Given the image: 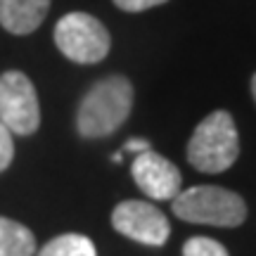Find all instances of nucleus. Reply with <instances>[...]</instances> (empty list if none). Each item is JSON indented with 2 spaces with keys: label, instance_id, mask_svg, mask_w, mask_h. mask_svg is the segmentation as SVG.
<instances>
[{
  "label": "nucleus",
  "instance_id": "nucleus-1",
  "mask_svg": "<svg viewBox=\"0 0 256 256\" xmlns=\"http://www.w3.org/2000/svg\"><path fill=\"white\" fill-rule=\"evenodd\" d=\"M133 107V86L124 76H107L81 100L76 126L83 138H104L119 130Z\"/></svg>",
  "mask_w": 256,
  "mask_h": 256
},
{
  "label": "nucleus",
  "instance_id": "nucleus-2",
  "mask_svg": "<svg viewBox=\"0 0 256 256\" xmlns=\"http://www.w3.org/2000/svg\"><path fill=\"white\" fill-rule=\"evenodd\" d=\"M240 136L228 112H214L200 121L188 142V162L202 174H223L238 162Z\"/></svg>",
  "mask_w": 256,
  "mask_h": 256
},
{
  "label": "nucleus",
  "instance_id": "nucleus-3",
  "mask_svg": "<svg viewBox=\"0 0 256 256\" xmlns=\"http://www.w3.org/2000/svg\"><path fill=\"white\" fill-rule=\"evenodd\" d=\"M174 214L188 223L238 228L247 218V204L232 190L216 185H197L176 194Z\"/></svg>",
  "mask_w": 256,
  "mask_h": 256
},
{
  "label": "nucleus",
  "instance_id": "nucleus-4",
  "mask_svg": "<svg viewBox=\"0 0 256 256\" xmlns=\"http://www.w3.org/2000/svg\"><path fill=\"white\" fill-rule=\"evenodd\" d=\"M55 43L64 57L76 64L102 62L110 52L112 38L100 19L88 12H69L55 26Z\"/></svg>",
  "mask_w": 256,
  "mask_h": 256
},
{
  "label": "nucleus",
  "instance_id": "nucleus-5",
  "mask_svg": "<svg viewBox=\"0 0 256 256\" xmlns=\"http://www.w3.org/2000/svg\"><path fill=\"white\" fill-rule=\"evenodd\" d=\"M0 124L17 136H31L40 126L38 95L26 74L5 72L0 76Z\"/></svg>",
  "mask_w": 256,
  "mask_h": 256
},
{
  "label": "nucleus",
  "instance_id": "nucleus-6",
  "mask_svg": "<svg viewBox=\"0 0 256 256\" xmlns=\"http://www.w3.org/2000/svg\"><path fill=\"white\" fill-rule=\"evenodd\" d=\"M112 226L121 235L150 247H162L171 232L166 216L147 202H121L112 214Z\"/></svg>",
  "mask_w": 256,
  "mask_h": 256
},
{
  "label": "nucleus",
  "instance_id": "nucleus-7",
  "mask_svg": "<svg viewBox=\"0 0 256 256\" xmlns=\"http://www.w3.org/2000/svg\"><path fill=\"white\" fill-rule=\"evenodd\" d=\"M130 174L138 188L145 192L150 200H174L180 192V171L174 162L156 154L154 150H147L136 154L130 164Z\"/></svg>",
  "mask_w": 256,
  "mask_h": 256
},
{
  "label": "nucleus",
  "instance_id": "nucleus-8",
  "mask_svg": "<svg viewBox=\"0 0 256 256\" xmlns=\"http://www.w3.org/2000/svg\"><path fill=\"white\" fill-rule=\"evenodd\" d=\"M50 0H0V24L14 36L36 31L48 17Z\"/></svg>",
  "mask_w": 256,
  "mask_h": 256
},
{
  "label": "nucleus",
  "instance_id": "nucleus-9",
  "mask_svg": "<svg viewBox=\"0 0 256 256\" xmlns=\"http://www.w3.org/2000/svg\"><path fill=\"white\" fill-rule=\"evenodd\" d=\"M36 238L17 220L0 216V256H34Z\"/></svg>",
  "mask_w": 256,
  "mask_h": 256
},
{
  "label": "nucleus",
  "instance_id": "nucleus-10",
  "mask_svg": "<svg viewBox=\"0 0 256 256\" xmlns=\"http://www.w3.org/2000/svg\"><path fill=\"white\" fill-rule=\"evenodd\" d=\"M38 256H95V244L86 235L66 232L48 242Z\"/></svg>",
  "mask_w": 256,
  "mask_h": 256
},
{
  "label": "nucleus",
  "instance_id": "nucleus-11",
  "mask_svg": "<svg viewBox=\"0 0 256 256\" xmlns=\"http://www.w3.org/2000/svg\"><path fill=\"white\" fill-rule=\"evenodd\" d=\"M183 256H228V249L209 238H190L183 244Z\"/></svg>",
  "mask_w": 256,
  "mask_h": 256
},
{
  "label": "nucleus",
  "instance_id": "nucleus-12",
  "mask_svg": "<svg viewBox=\"0 0 256 256\" xmlns=\"http://www.w3.org/2000/svg\"><path fill=\"white\" fill-rule=\"evenodd\" d=\"M14 156V142H12V133L8 130L5 124H0V171H5Z\"/></svg>",
  "mask_w": 256,
  "mask_h": 256
},
{
  "label": "nucleus",
  "instance_id": "nucleus-13",
  "mask_svg": "<svg viewBox=\"0 0 256 256\" xmlns=\"http://www.w3.org/2000/svg\"><path fill=\"white\" fill-rule=\"evenodd\" d=\"M166 0H114V5L124 12H142V10L156 8V5H164Z\"/></svg>",
  "mask_w": 256,
  "mask_h": 256
},
{
  "label": "nucleus",
  "instance_id": "nucleus-14",
  "mask_svg": "<svg viewBox=\"0 0 256 256\" xmlns=\"http://www.w3.org/2000/svg\"><path fill=\"white\" fill-rule=\"evenodd\" d=\"M147 150H152V147H150L145 138H133L124 145V152H130V154H140V152H147Z\"/></svg>",
  "mask_w": 256,
  "mask_h": 256
},
{
  "label": "nucleus",
  "instance_id": "nucleus-15",
  "mask_svg": "<svg viewBox=\"0 0 256 256\" xmlns=\"http://www.w3.org/2000/svg\"><path fill=\"white\" fill-rule=\"evenodd\" d=\"M252 95H254V100H256V74H254V78H252Z\"/></svg>",
  "mask_w": 256,
  "mask_h": 256
}]
</instances>
